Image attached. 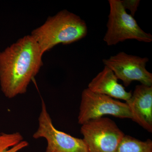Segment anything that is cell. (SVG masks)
Here are the masks:
<instances>
[{
	"label": "cell",
	"mask_w": 152,
	"mask_h": 152,
	"mask_svg": "<svg viewBox=\"0 0 152 152\" xmlns=\"http://www.w3.org/2000/svg\"><path fill=\"white\" fill-rule=\"evenodd\" d=\"M88 152H116L125 134L111 119L102 117L82 125Z\"/></svg>",
	"instance_id": "277c9868"
},
{
	"label": "cell",
	"mask_w": 152,
	"mask_h": 152,
	"mask_svg": "<svg viewBox=\"0 0 152 152\" xmlns=\"http://www.w3.org/2000/svg\"><path fill=\"white\" fill-rule=\"evenodd\" d=\"M88 88L93 92L126 102L129 100L132 95V91H126L125 87L119 83L118 79L113 71L105 66L103 70L89 83Z\"/></svg>",
	"instance_id": "9c48e42d"
},
{
	"label": "cell",
	"mask_w": 152,
	"mask_h": 152,
	"mask_svg": "<svg viewBox=\"0 0 152 152\" xmlns=\"http://www.w3.org/2000/svg\"><path fill=\"white\" fill-rule=\"evenodd\" d=\"M116 152H152V141L150 139L143 141L125 135Z\"/></svg>",
	"instance_id": "8fae6325"
},
{
	"label": "cell",
	"mask_w": 152,
	"mask_h": 152,
	"mask_svg": "<svg viewBox=\"0 0 152 152\" xmlns=\"http://www.w3.org/2000/svg\"><path fill=\"white\" fill-rule=\"evenodd\" d=\"M28 145L20 133L0 134V152H18Z\"/></svg>",
	"instance_id": "30bf717a"
},
{
	"label": "cell",
	"mask_w": 152,
	"mask_h": 152,
	"mask_svg": "<svg viewBox=\"0 0 152 152\" xmlns=\"http://www.w3.org/2000/svg\"><path fill=\"white\" fill-rule=\"evenodd\" d=\"M88 33L86 22L75 14L63 10L50 17L44 24L33 30L31 35L44 53L58 44L67 45L85 38Z\"/></svg>",
	"instance_id": "7a4b0ae2"
},
{
	"label": "cell",
	"mask_w": 152,
	"mask_h": 152,
	"mask_svg": "<svg viewBox=\"0 0 152 152\" xmlns=\"http://www.w3.org/2000/svg\"><path fill=\"white\" fill-rule=\"evenodd\" d=\"M38 121L39 127L33 137L46 139L47 147L45 152H88L83 139L75 137L55 127L43 99Z\"/></svg>",
	"instance_id": "8992f818"
},
{
	"label": "cell",
	"mask_w": 152,
	"mask_h": 152,
	"mask_svg": "<svg viewBox=\"0 0 152 152\" xmlns=\"http://www.w3.org/2000/svg\"><path fill=\"white\" fill-rule=\"evenodd\" d=\"M110 14L104 41L108 46L115 45L128 39L150 43L152 36L144 31L122 5L121 0H109Z\"/></svg>",
	"instance_id": "3957f363"
},
{
	"label": "cell",
	"mask_w": 152,
	"mask_h": 152,
	"mask_svg": "<svg viewBox=\"0 0 152 152\" xmlns=\"http://www.w3.org/2000/svg\"><path fill=\"white\" fill-rule=\"evenodd\" d=\"M148 61L146 57L129 55L124 52L103 60L104 65L113 71L125 87L134 81L145 86H152V74L146 69Z\"/></svg>",
	"instance_id": "52a82bcc"
},
{
	"label": "cell",
	"mask_w": 152,
	"mask_h": 152,
	"mask_svg": "<svg viewBox=\"0 0 152 152\" xmlns=\"http://www.w3.org/2000/svg\"><path fill=\"white\" fill-rule=\"evenodd\" d=\"M110 115L119 118L132 119L126 103L106 96L93 92L88 88L82 93L78 122L80 124Z\"/></svg>",
	"instance_id": "5b68a950"
},
{
	"label": "cell",
	"mask_w": 152,
	"mask_h": 152,
	"mask_svg": "<svg viewBox=\"0 0 152 152\" xmlns=\"http://www.w3.org/2000/svg\"><path fill=\"white\" fill-rule=\"evenodd\" d=\"M140 1L139 0H123L121 1L122 5L125 10L130 11L132 16L134 17L137 12Z\"/></svg>",
	"instance_id": "7c38bea8"
},
{
	"label": "cell",
	"mask_w": 152,
	"mask_h": 152,
	"mask_svg": "<svg viewBox=\"0 0 152 152\" xmlns=\"http://www.w3.org/2000/svg\"><path fill=\"white\" fill-rule=\"evenodd\" d=\"M133 121L149 132H152V86H136L132 96L126 102Z\"/></svg>",
	"instance_id": "ba28073f"
},
{
	"label": "cell",
	"mask_w": 152,
	"mask_h": 152,
	"mask_svg": "<svg viewBox=\"0 0 152 152\" xmlns=\"http://www.w3.org/2000/svg\"><path fill=\"white\" fill-rule=\"evenodd\" d=\"M42 53L31 35L19 39L0 53V83L7 97L26 92L43 64Z\"/></svg>",
	"instance_id": "6da1fadb"
}]
</instances>
